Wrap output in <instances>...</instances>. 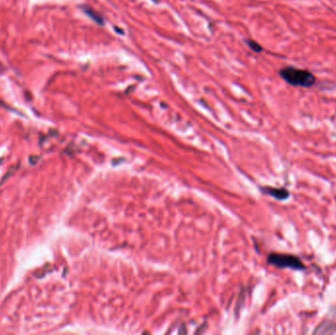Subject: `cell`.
<instances>
[{"label": "cell", "instance_id": "6da1fadb", "mask_svg": "<svg viewBox=\"0 0 336 335\" xmlns=\"http://www.w3.org/2000/svg\"><path fill=\"white\" fill-rule=\"evenodd\" d=\"M281 77L289 84L308 88L314 84L316 78L308 71L295 69L292 67L284 68L280 71Z\"/></svg>", "mask_w": 336, "mask_h": 335}, {"label": "cell", "instance_id": "7a4b0ae2", "mask_svg": "<svg viewBox=\"0 0 336 335\" xmlns=\"http://www.w3.org/2000/svg\"><path fill=\"white\" fill-rule=\"evenodd\" d=\"M268 264L276 266L281 268H293V270H304L305 266L302 260L292 254H272L268 258Z\"/></svg>", "mask_w": 336, "mask_h": 335}, {"label": "cell", "instance_id": "3957f363", "mask_svg": "<svg viewBox=\"0 0 336 335\" xmlns=\"http://www.w3.org/2000/svg\"><path fill=\"white\" fill-rule=\"evenodd\" d=\"M262 191L268 194V195L272 196L278 200H286L289 196V192L286 189L283 188H272V187H266L264 188Z\"/></svg>", "mask_w": 336, "mask_h": 335}, {"label": "cell", "instance_id": "277c9868", "mask_svg": "<svg viewBox=\"0 0 336 335\" xmlns=\"http://www.w3.org/2000/svg\"><path fill=\"white\" fill-rule=\"evenodd\" d=\"M83 10H84V13L90 17L92 18L96 23L100 24V26L104 23V18L102 17V15L100 13H98L96 11H94L92 7H88V6H84L83 7Z\"/></svg>", "mask_w": 336, "mask_h": 335}, {"label": "cell", "instance_id": "5b68a950", "mask_svg": "<svg viewBox=\"0 0 336 335\" xmlns=\"http://www.w3.org/2000/svg\"><path fill=\"white\" fill-rule=\"evenodd\" d=\"M247 44L249 46V48L252 50V52H262V48L254 40H247Z\"/></svg>", "mask_w": 336, "mask_h": 335}]
</instances>
